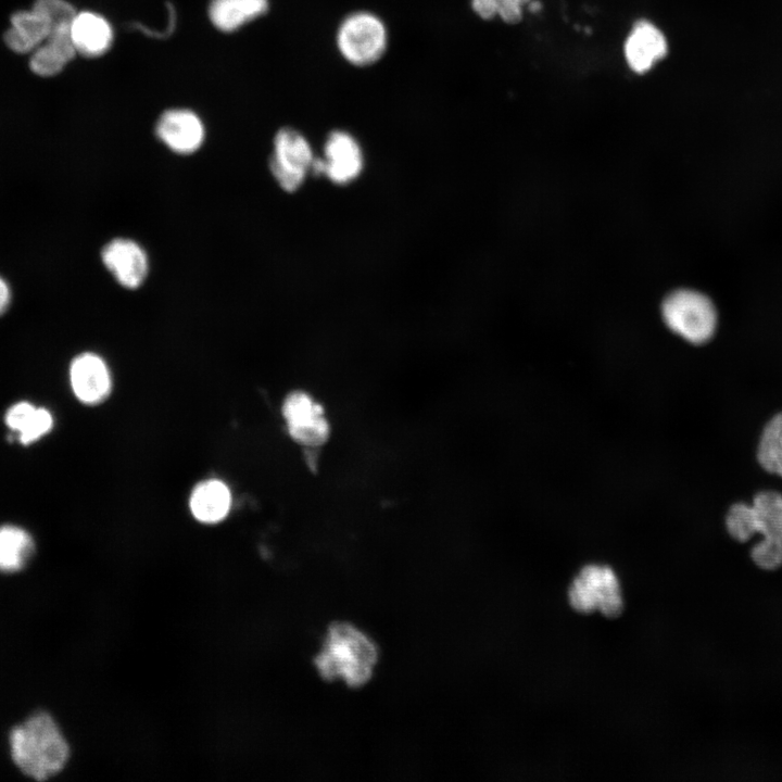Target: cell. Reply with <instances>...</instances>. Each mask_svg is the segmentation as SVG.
<instances>
[{
	"instance_id": "cell-1",
	"label": "cell",
	"mask_w": 782,
	"mask_h": 782,
	"mask_svg": "<svg viewBox=\"0 0 782 782\" xmlns=\"http://www.w3.org/2000/svg\"><path fill=\"white\" fill-rule=\"evenodd\" d=\"M377 660V646L366 633L348 622H338L328 628L315 665L325 679L361 686L371 678Z\"/></svg>"
},
{
	"instance_id": "cell-2",
	"label": "cell",
	"mask_w": 782,
	"mask_h": 782,
	"mask_svg": "<svg viewBox=\"0 0 782 782\" xmlns=\"http://www.w3.org/2000/svg\"><path fill=\"white\" fill-rule=\"evenodd\" d=\"M11 756L17 768L35 780H47L65 766L70 749L59 727L46 712H37L10 733Z\"/></svg>"
},
{
	"instance_id": "cell-3",
	"label": "cell",
	"mask_w": 782,
	"mask_h": 782,
	"mask_svg": "<svg viewBox=\"0 0 782 782\" xmlns=\"http://www.w3.org/2000/svg\"><path fill=\"white\" fill-rule=\"evenodd\" d=\"M335 45L341 59L354 67L378 63L389 47V29L383 18L369 10H355L338 24Z\"/></svg>"
},
{
	"instance_id": "cell-4",
	"label": "cell",
	"mask_w": 782,
	"mask_h": 782,
	"mask_svg": "<svg viewBox=\"0 0 782 782\" xmlns=\"http://www.w3.org/2000/svg\"><path fill=\"white\" fill-rule=\"evenodd\" d=\"M281 416L289 437L307 451L326 446L332 434V424L325 404L312 392L293 390L281 404Z\"/></svg>"
},
{
	"instance_id": "cell-5",
	"label": "cell",
	"mask_w": 782,
	"mask_h": 782,
	"mask_svg": "<svg viewBox=\"0 0 782 782\" xmlns=\"http://www.w3.org/2000/svg\"><path fill=\"white\" fill-rule=\"evenodd\" d=\"M663 316L672 331L695 344L709 340L717 324L711 301L692 290L671 293L663 304Z\"/></svg>"
},
{
	"instance_id": "cell-6",
	"label": "cell",
	"mask_w": 782,
	"mask_h": 782,
	"mask_svg": "<svg viewBox=\"0 0 782 782\" xmlns=\"http://www.w3.org/2000/svg\"><path fill=\"white\" fill-rule=\"evenodd\" d=\"M568 597L572 608L580 613L598 609L606 617L614 618L623 609L618 578L607 566L583 567L572 581Z\"/></svg>"
},
{
	"instance_id": "cell-7",
	"label": "cell",
	"mask_w": 782,
	"mask_h": 782,
	"mask_svg": "<svg viewBox=\"0 0 782 782\" xmlns=\"http://www.w3.org/2000/svg\"><path fill=\"white\" fill-rule=\"evenodd\" d=\"M314 159L305 136L294 128L283 127L274 137L269 171L282 190L293 192L304 182Z\"/></svg>"
},
{
	"instance_id": "cell-8",
	"label": "cell",
	"mask_w": 782,
	"mask_h": 782,
	"mask_svg": "<svg viewBox=\"0 0 782 782\" xmlns=\"http://www.w3.org/2000/svg\"><path fill=\"white\" fill-rule=\"evenodd\" d=\"M105 268L123 288L134 290L142 286L149 274L146 250L129 238H114L101 250Z\"/></svg>"
},
{
	"instance_id": "cell-9",
	"label": "cell",
	"mask_w": 782,
	"mask_h": 782,
	"mask_svg": "<svg viewBox=\"0 0 782 782\" xmlns=\"http://www.w3.org/2000/svg\"><path fill=\"white\" fill-rule=\"evenodd\" d=\"M321 175L337 185L355 180L364 166V155L356 138L349 131L329 133L324 144Z\"/></svg>"
},
{
	"instance_id": "cell-10",
	"label": "cell",
	"mask_w": 782,
	"mask_h": 782,
	"mask_svg": "<svg viewBox=\"0 0 782 782\" xmlns=\"http://www.w3.org/2000/svg\"><path fill=\"white\" fill-rule=\"evenodd\" d=\"M155 134L172 152L190 155L202 147L205 128L194 112L187 109H172L159 117Z\"/></svg>"
},
{
	"instance_id": "cell-11",
	"label": "cell",
	"mask_w": 782,
	"mask_h": 782,
	"mask_svg": "<svg viewBox=\"0 0 782 782\" xmlns=\"http://www.w3.org/2000/svg\"><path fill=\"white\" fill-rule=\"evenodd\" d=\"M73 21H55L34 4L29 11H17L11 16V26L4 34L7 46L16 53H27L42 45L52 31L71 25Z\"/></svg>"
},
{
	"instance_id": "cell-12",
	"label": "cell",
	"mask_w": 782,
	"mask_h": 782,
	"mask_svg": "<svg viewBox=\"0 0 782 782\" xmlns=\"http://www.w3.org/2000/svg\"><path fill=\"white\" fill-rule=\"evenodd\" d=\"M70 384L80 402L94 405L111 391V376L105 362L96 353L77 355L70 365Z\"/></svg>"
},
{
	"instance_id": "cell-13",
	"label": "cell",
	"mask_w": 782,
	"mask_h": 782,
	"mask_svg": "<svg viewBox=\"0 0 782 782\" xmlns=\"http://www.w3.org/2000/svg\"><path fill=\"white\" fill-rule=\"evenodd\" d=\"M668 45L666 37L654 24L647 21L638 22L625 42V56L629 67L644 74L656 62L666 56Z\"/></svg>"
},
{
	"instance_id": "cell-14",
	"label": "cell",
	"mask_w": 782,
	"mask_h": 782,
	"mask_svg": "<svg viewBox=\"0 0 782 782\" xmlns=\"http://www.w3.org/2000/svg\"><path fill=\"white\" fill-rule=\"evenodd\" d=\"M71 37L76 52L94 58L105 53L113 43V29L102 15L84 11L76 13L71 25Z\"/></svg>"
},
{
	"instance_id": "cell-15",
	"label": "cell",
	"mask_w": 782,
	"mask_h": 782,
	"mask_svg": "<svg viewBox=\"0 0 782 782\" xmlns=\"http://www.w3.org/2000/svg\"><path fill=\"white\" fill-rule=\"evenodd\" d=\"M4 422L16 434L21 444L28 445L39 441L52 430L54 418L46 407L28 401H20L7 409Z\"/></svg>"
},
{
	"instance_id": "cell-16",
	"label": "cell",
	"mask_w": 782,
	"mask_h": 782,
	"mask_svg": "<svg viewBox=\"0 0 782 782\" xmlns=\"http://www.w3.org/2000/svg\"><path fill=\"white\" fill-rule=\"evenodd\" d=\"M71 25L54 29L49 38L33 51L29 67L36 75L54 76L72 61L76 50L71 37Z\"/></svg>"
},
{
	"instance_id": "cell-17",
	"label": "cell",
	"mask_w": 782,
	"mask_h": 782,
	"mask_svg": "<svg viewBox=\"0 0 782 782\" xmlns=\"http://www.w3.org/2000/svg\"><path fill=\"white\" fill-rule=\"evenodd\" d=\"M231 494L220 480L210 479L199 483L190 495V510L195 519L205 524L223 520L230 508Z\"/></svg>"
},
{
	"instance_id": "cell-18",
	"label": "cell",
	"mask_w": 782,
	"mask_h": 782,
	"mask_svg": "<svg viewBox=\"0 0 782 782\" xmlns=\"http://www.w3.org/2000/svg\"><path fill=\"white\" fill-rule=\"evenodd\" d=\"M268 10V0H211L209 16L219 30L230 33L262 16Z\"/></svg>"
},
{
	"instance_id": "cell-19",
	"label": "cell",
	"mask_w": 782,
	"mask_h": 782,
	"mask_svg": "<svg viewBox=\"0 0 782 782\" xmlns=\"http://www.w3.org/2000/svg\"><path fill=\"white\" fill-rule=\"evenodd\" d=\"M35 552L33 537L15 525L0 526V571L16 572L23 569Z\"/></svg>"
},
{
	"instance_id": "cell-20",
	"label": "cell",
	"mask_w": 782,
	"mask_h": 782,
	"mask_svg": "<svg viewBox=\"0 0 782 782\" xmlns=\"http://www.w3.org/2000/svg\"><path fill=\"white\" fill-rule=\"evenodd\" d=\"M757 533L782 541V494L774 491L757 493L751 504Z\"/></svg>"
},
{
	"instance_id": "cell-21",
	"label": "cell",
	"mask_w": 782,
	"mask_h": 782,
	"mask_svg": "<svg viewBox=\"0 0 782 782\" xmlns=\"http://www.w3.org/2000/svg\"><path fill=\"white\" fill-rule=\"evenodd\" d=\"M761 467L782 477V413L775 415L765 427L757 450Z\"/></svg>"
},
{
	"instance_id": "cell-22",
	"label": "cell",
	"mask_w": 782,
	"mask_h": 782,
	"mask_svg": "<svg viewBox=\"0 0 782 782\" xmlns=\"http://www.w3.org/2000/svg\"><path fill=\"white\" fill-rule=\"evenodd\" d=\"M529 0H470L474 13L485 21L499 17L507 24H516L522 17V8Z\"/></svg>"
},
{
	"instance_id": "cell-23",
	"label": "cell",
	"mask_w": 782,
	"mask_h": 782,
	"mask_svg": "<svg viewBox=\"0 0 782 782\" xmlns=\"http://www.w3.org/2000/svg\"><path fill=\"white\" fill-rule=\"evenodd\" d=\"M726 526L733 539L739 542L748 541L757 533L752 505L745 503L732 505L726 518Z\"/></svg>"
},
{
	"instance_id": "cell-24",
	"label": "cell",
	"mask_w": 782,
	"mask_h": 782,
	"mask_svg": "<svg viewBox=\"0 0 782 782\" xmlns=\"http://www.w3.org/2000/svg\"><path fill=\"white\" fill-rule=\"evenodd\" d=\"M751 556L759 568L774 570L782 565V541L764 537L754 545Z\"/></svg>"
},
{
	"instance_id": "cell-25",
	"label": "cell",
	"mask_w": 782,
	"mask_h": 782,
	"mask_svg": "<svg viewBox=\"0 0 782 782\" xmlns=\"http://www.w3.org/2000/svg\"><path fill=\"white\" fill-rule=\"evenodd\" d=\"M10 303V289L7 282L0 278V314H2Z\"/></svg>"
}]
</instances>
